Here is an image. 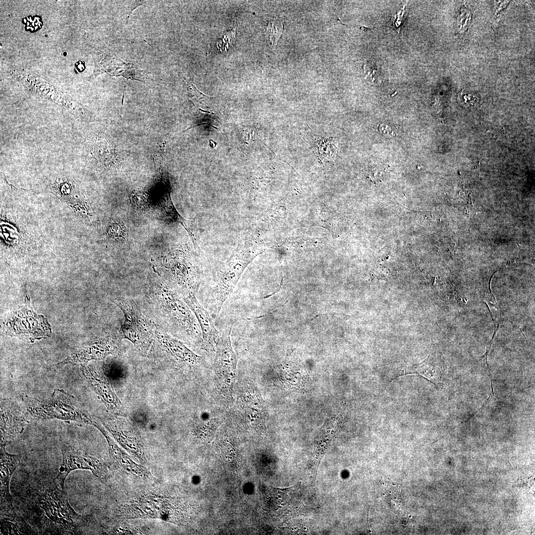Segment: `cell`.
Returning <instances> with one entry per match:
<instances>
[{"mask_svg":"<svg viewBox=\"0 0 535 535\" xmlns=\"http://www.w3.org/2000/svg\"><path fill=\"white\" fill-rule=\"evenodd\" d=\"M119 306L125 316V321L122 326L125 337L142 350L147 349L151 341V334L141 314L132 304L121 302Z\"/></svg>","mask_w":535,"mask_h":535,"instance_id":"8992f818","label":"cell"},{"mask_svg":"<svg viewBox=\"0 0 535 535\" xmlns=\"http://www.w3.org/2000/svg\"><path fill=\"white\" fill-rule=\"evenodd\" d=\"M28 401L26 416L33 419H57L92 424V420L79 407L75 398L62 390H55L46 400Z\"/></svg>","mask_w":535,"mask_h":535,"instance_id":"7a4b0ae2","label":"cell"},{"mask_svg":"<svg viewBox=\"0 0 535 535\" xmlns=\"http://www.w3.org/2000/svg\"><path fill=\"white\" fill-rule=\"evenodd\" d=\"M25 416L12 401L1 400L0 442L6 443L22 432Z\"/></svg>","mask_w":535,"mask_h":535,"instance_id":"52a82bcc","label":"cell"},{"mask_svg":"<svg viewBox=\"0 0 535 535\" xmlns=\"http://www.w3.org/2000/svg\"><path fill=\"white\" fill-rule=\"evenodd\" d=\"M160 340L165 345L167 349L172 354L182 360L193 363L198 359V356L189 350L181 342L168 336H162Z\"/></svg>","mask_w":535,"mask_h":535,"instance_id":"8fae6325","label":"cell"},{"mask_svg":"<svg viewBox=\"0 0 535 535\" xmlns=\"http://www.w3.org/2000/svg\"><path fill=\"white\" fill-rule=\"evenodd\" d=\"M283 25L280 18H276L268 23L266 32V36L269 46L274 49L281 35Z\"/></svg>","mask_w":535,"mask_h":535,"instance_id":"4fadbf2b","label":"cell"},{"mask_svg":"<svg viewBox=\"0 0 535 535\" xmlns=\"http://www.w3.org/2000/svg\"><path fill=\"white\" fill-rule=\"evenodd\" d=\"M34 532L31 527L21 520L1 518L0 533L2 535L31 534Z\"/></svg>","mask_w":535,"mask_h":535,"instance_id":"7c38bea8","label":"cell"},{"mask_svg":"<svg viewBox=\"0 0 535 535\" xmlns=\"http://www.w3.org/2000/svg\"><path fill=\"white\" fill-rule=\"evenodd\" d=\"M83 374L94 390L105 405L118 414H123L121 402L104 375L89 367L83 369Z\"/></svg>","mask_w":535,"mask_h":535,"instance_id":"ba28073f","label":"cell"},{"mask_svg":"<svg viewBox=\"0 0 535 535\" xmlns=\"http://www.w3.org/2000/svg\"><path fill=\"white\" fill-rule=\"evenodd\" d=\"M405 6L406 4L403 7V10L398 12L396 15L393 16L394 17L392 18L393 24L399 33L401 30L402 22L404 20L403 16L405 11Z\"/></svg>","mask_w":535,"mask_h":535,"instance_id":"5bb4252c","label":"cell"},{"mask_svg":"<svg viewBox=\"0 0 535 535\" xmlns=\"http://www.w3.org/2000/svg\"><path fill=\"white\" fill-rule=\"evenodd\" d=\"M232 328V325L228 326L219 335L215 344L216 352L214 363L217 388L221 396L227 400L232 399L237 364V357L231 343Z\"/></svg>","mask_w":535,"mask_h":535,"instance_id":"3957f363","label":"cell"},{"mask_svg":"<svg viewBox=\"0 0 535 535\" xmlns=\"http://www.w3.org/2000/svg\"><path fill=\"white\" fill-rule=\"evenodd\" d=\"M62 463L55 479L59 486L63 489L66 478L72 471L89 470L95 475L101 477L104 474L102 464L95 458L78 450L67 444L61 447Z\"/></svg>","mask_w":535,"mask_h":535,"instance_id":"5b68a950","label":"cell"},{"mask_svg":"<svg viewBox=\"0 0 535 535\" xmlns=\"http://www.w3.org/2000/svg\"><path fill=\"white\" fill-rule=\"evenodd\" d=\"M5 445L6 443L0 442V505L3 504L11 505L12 497L9 492V484L12 476L19 463L20 456L8 453L5 450Z\"/></svg>","mask_w":535,"mask_h":535,"instance_id":"30bf717a","label":"cell"},{"mask_svg":"<svg viewBox=\"0 0 535 535\" xmlns=\"http://www.w3.org/2000/svg\"><path fill=\"white\" fill-rule=\"evenodd\" d=\"M246 252H238L227 262L211 293V310L216 317L232 293L247 266L252 260Z\"/></svg>","mask_w":535,"mask_h":535,"instance_id":"277c9868","label":"cell"},{"mask_svg":"<svg viewBox=\"0 0 535 535\" xmlns=\"http://www.w3.org/2000/svg\"><path fill=\"white\" fill-rule=\"evenodd\" d=\"M185 300L198 320L205 347L210 350H213L216 344L219 334L212 317L199 303L192 292H190Z\"/></svg>","mask_w":535,"mask_h":535,"instance_id":"9c48e42d","label":"cell"},{"mask_svg":"<svg viewBox=\"0 0 535 535\" xmlns=\"http://www.w3.org/2000/svg\"><path fill=\"white\" fill-rule=\"evenodd\" d=\"M18 494L26 517L45 534H77L81 517L56 479H36ZM20 492V491H19Z\"/></svg>","mask_w":535,"mask_h":535,"instance_id":"6da1fadb","label":"cell"}]
</instances>
